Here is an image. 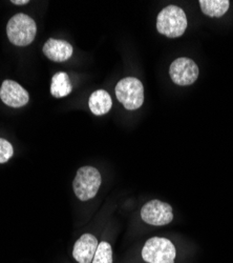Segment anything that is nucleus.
<instances>
[{"label":"nucleus","instance_id":"nucleus-14","mask_svg":"<svg viewBox=\"0 0 233 263\" xmlns=\"http://www.w3.org/2000/svg\"><path fill=\"white\" fill-rule=\"evenodd\" d=\"M92 263H113V250L107 241L99 243Z\"/></svg>","mask_w":233,"mask_h":263},{"label":"nucleus","instance_id":"nucleus-7","mask_svg":"<svg viewBox=\"0 0 233 263\" xmlns=\"http://www.w3.org/2000/svg\"><path fill=\"white\" fill-rule=\"evenodd\" d=\"M169 75L176 84L186 86L197 81L199 77V68L193 59L181 57L171 64Z\"/></svg>","mask_w":233,"mask_h":263},{"label":"nucleus","instance_id":"nucleus-10","mask_svg":"<svg viewBox=\"0 0 233 263\" xmlns=\"http://www.w3.org/2000/svg\"><path fill=\"white\" fill-rule=\"evenodd\" d=\"M74 53V49L68 41L50 38L44 46V54L54 62L69 60Z\"/></svg>","mask_w":233,"mask_h":263},{"label":"nucleus","instance_id":"nucleus-11","mask_svg":"<svg viewBox=\"0 0 233 263\" xmlns=\"http://www.w3.org/2000/svg\"><path fill=\"white\" fill-rule=\"evenodd\" d=\"M89 106L94 115L101 116L111 111L113 106V100L107 91L97 90L91 95L89 100Z\"/></svg>","mask_w":233,"mask_h":263},{"label":"nucleus","instance_id":"nucleus-15","mask_svg":"<svg viewBox=\"0 0 233 263\" xmlns=\"http://www.w3.org/2000/svg\"><path fill=\"white\" fill-rule=\"evenodd\" d=\"M14 154L13 145L6 139L0 138V163H6Z\"/></svg>","mask_w":233,"mask_h":263},{"label":"nucleus","instance_id":"nucleus-3","mask_svg":"<svg viewBox=\"0 0 233 263\" xmlns=\"http://www.w3.org/2000/svg\"><path fill=\"white\" fill-rule=\"evenodd\" d=\"M101 186L100 172L94 166H82L78 170L73 181L75 195L81 201L93 199Z\"/></svg>","mask_w":233,"mask_h":263},{"label":"nucleus","instance_id":"nucleus-16","mask_svg":"<svg viewBox=\"0 0 233 263\" xmlns=\"http://www.w3.org/2000/svg\"><path fill=\"white\" fill-rule=\"evenodd\" d=\"M30 2L29 0H12V4L18 5V6H25L28 5Z\"/></svg>","mask_w":233,"mask_h":263},{"label":"nucleus","instance_id":"nucleus-1","mask_svg":"<svg viewBox=\"0 0 233 263\" xmlns=\"http://www.w3.org/2000/svg\"><path fill=\"white\" fill-rule=\"evenodd\" d=\"M187 17L185 12L178 6H167L158 15L157 30L168 38L181 37L187 29Z\"/></svg>","mask_w":233,"mask_h":263},{"label":"nucleus","instance_id":"nucleus-4","mask_svg":"<svg viewBox=\"0 0 233 263\" xmlns=\"http://www.w3.org/2000/svg\"><path fill=\"white\" fill-rule=\"evenodd\" d=\"M177 250L169 239L153 237L142 249V258L148 263H175Z\"/></svg>","mask_w":233,"mask_h":263},{"label":"nucleus","instance_id":"nucleus-6","mask_svg":"<svg viewBox=\"0 0 233 263\" xmlns=\"http://www.w3.org/2000/svg\"><path fill=\"white\" fill-rule=\"evenodd\" d=\"M141 218L147 224L156 227L166 226L171 223L174 219L173 208L171 204L158 199L151 200L142 206Z\"/></svg>","mask_w":233,"mask_h":263},{"label":"nucleus","instance_id":"nucleus-8","mask_svg":"<svg viewBox=\"0 0 233 263\" xmlns=\"http://www.w3.org/2000/svg\"><path fill=\"white\" fill-rule=\"evenodd\" d=\"M0 98L3 102L11 107H23L29 100L30 95L25 87L13 80H5L0 87Z\"/></svg>","mask_w":233,"mask_h":263},{"label":"nucleus","instance_id":"nucleus-9","mask_svg":"<svg viewBox=\"0 0 233 263\" xmlns=\"http://www.w3.org/2000/svg\"><path fill=\"white\" fill-rule=\"evenodd\" d=\"M98 246V239L94 235L84 234L74 246L73 257L78 263H92Z\"/></svg>","mask_w":233,"mask_h":263},{"label":"nucleus","instance_id":"nucleus-5","mask_svg":"<svg viewBox=\"0 0 233 263\" xmlns=\"http://www.w3.org/2000/svg\"><path fill=\"white\" fill-rule=\"evenodd\" d=\"M116 96L126 109L135 111L144 102V87L142 82L135 77H126L116 86Z\"/></svg>","mask_w":233,"mask_h":263},{"label":"nucleus","instance_id":"nucleus-2","mask_svg":"<svg viewBox=\"0 0 233 263\" xmlns=\"http://www.w3.org/2000/svg\"><path fill=\"white\" fill-rule=\"evenodd\" d=\"M37 33L35 20L29 15L20 13L13 16L7 25L9 40L17 47H27L33 42Z\"/></svg>","mask_w":233,"mask_h":263},{"label":"nucleus","instance_id":"nucleus-12","mask_svg":"<svg viewBox=\"0 0 233 263\" xmlns=\"http://www.w3.org/2000/svg\"><path fill=\"white\" fill-rule=\"evenodd\" d=\"M73 91V86L70 77L66 72H58L52 78L51 94L56 98H62L70 95Z\"/></svg>","mask_w":233,"mask_h":263},{"label":"nucleus","instance_id":"nucleus-13","mask_svg":"<svg viewBox=\"0 0 233 263\" xmlns=\"http://www.w3.org/2000/svg\"><path fill=\"white\" fill-rule=\"evenodd\" d=\"M202 12L209 17H222L230 7L228 0H200Z\"/></svg>","mask_w":233,"mask_h":263}]
</instances>
